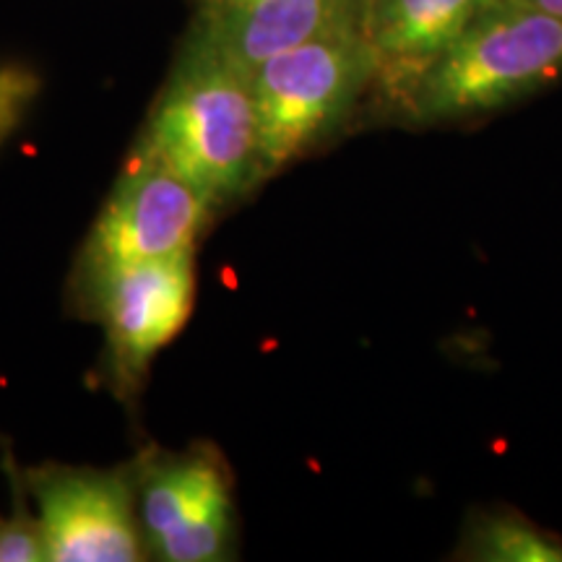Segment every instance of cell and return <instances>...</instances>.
<instances>
[{
  "label": "cell",
  "mask_w": 562,
  "mask_h": 562,
  "mask_svg": "<svg viewBox=\"0 0 562 562\" xmlns=\"http://www.w3.org/2000/svg\"><path fill=\"white\" fill-rule=\"evenodd\" d=\"M364 0H203L193 37L252 70L321 34L360 26Z\"/></svg>",
  "instance_id": "9c48e42d"
},
{
  "label": "cell",
  "mask_w": 562,
  "mask_h": 562,
  "mask_svg": "<svg viewBox=\"0 0 562 562\" xmlns=\"http://www.w3.org/2000/svg\"><path fill=\"white\" fill-rule=\"evenodd\" d=\"M214 214V203L191 182L136 149L83 245V292L128 266L195 248Z\"/></svg>",
  "instance_id": "277c9868"
},
{
  "label": "cell",
  "mask_w": 562,
  "mask_h": 562,
  "mask_svg": "<svg viewBox=\"0 0 562 562\" xmlns=\"http://www.w3.org/2000/svg\"><path fill=\"white\" fill-rule=\"evenodd\" d=\"M562 76V16L524 0H492L396 112L409 125L476 121Z\"/></svg>",
  "instance_id": "7a4b0ae2"
},
{
  "label": "cell",
  "mask_w": 562,
  "mask_h": 562,
  "mask_svg": "<svg viewBox=\"0 0 562 562\" xmlns=\"http://www.w3.org/2000/svg\"><path fill=\"white\" fill-rule=\"evenodd\" d=\"M47 547L37 516L16 505L13 516L0 524V562H45Z\"/></svg>",
  "instance_id": "8fae6325"
},
{
  "label": "cell",
  "mask_w": 562,
  "mask_h": 562,
  "mask_svg": "<svg viewBox=\"0 0 562 562\" xmlns=\"http://www.w3.org/2000/svg\"><path fill=\"white\" fill-rule=\"evenodd\" d=\"M195 252L144 261L115 271L89 292L110 344L121 383H138L151 357L170 344L191 318Z\"/></svg>",
  "instance_id": "52a82bcc"
},
{
  "label": "cell",
  "mask_w": 562,
  "mask_h": 562,
  "mask_svg": "<svg viewBox=\"0 0 562 562\" xmlns=\"http://www.w3.org/2000/svg\"><path fill=\"white\" fill-rule=\"evenodd\" d=\"M50 562H133L146 552L138 472L42 469L30 476Z\"/></svg>",
  "instance_id": "5b68a950"
},
{
  "label": "cell",
  "mask_w": 562,
  "mask_h": 562,
  "mask_svg": "<svg viewBox=\"0 0 562 562\" xmlns=\"http://www.w3.org/2000/svg\"><path fill=\"white\" fill-rule=\"evenodd\" d=\"M453 558L472 562H562V539L521 510H474L461 529Z\"/></svg>",
  "instance_id": "30bf717a"
},
{
  "label": "cell",
  "mask_w": 562,
  "mask_h": 562,
  "mask_svg": "<svg viewBox=\"0 0 562 562\" xmlns=\"http://www.w3.org/2000/svg\"><path fill=\"white\" fill-rule=\"evenodd\" d=\"M492 0H364L360 32L372 66V91L396 115L453 40Z\"/></svg>",
  "instance_id": "ba28073f"
},
{
  "label": "cell",
  "mask_w": 562,
  "mask_h": 562,
  "mask_svg": "<svg viewBox=\"0 0 562 562\" xmlns=\"http://www.w3.org/2000/svg\"><path fill=\"white\" fill-rule=\"evenodd\" d=\"M138 521L159 560H224L235 533L227 469L209 451L167 456L138 469Z\"/></svg>",
  "instance_id": "8992f818"
},
{
  "label": "cell",
  "mask_w": 562,
  "mask_h": 562,
  "mask_svg": "<svg viewBox=\"0 0 562 562\" xmlns=\"http://www.w3.org/2000/svg\"><path fill=\"white\" fill-rule=\"evenodd\" d=\"M263 180L326 138L372 87L360 26L321 34L252 70Z\"/></svg>",
  "instance_id": "3957f363"
},
{
  "label": "cell",
  "mask_w": 562,
  "mask_h": 562,
  "mask_svg": "<svg viewBox=\"0 0 562 562\" xmlns=\"http://www.w3.org/2000/svg\"><path fill=\"white\" fill-rule=\"evenodd\" d=\"M136 149L191 182L216 211L248 195L263 180L250 76L191 37Z\"/></svg>",
  "instance_id": "6da1fadb"
},
{
  "label": "cell",
  "mask_w": 562,
  "mask_h": 562,
  "mask_svg": "<svg viewBox=\"0 0 562 562\" xmlns=\"http://www.w3.org/2000/svg\"><path fill=\"white\" fill-rule=\"evenodd\" d=\"M524 3H531L537 9L554 13V16H562V0H524Z\"/></svg>",
  "instance_id": "7c38bea8"
}]
</instances>
